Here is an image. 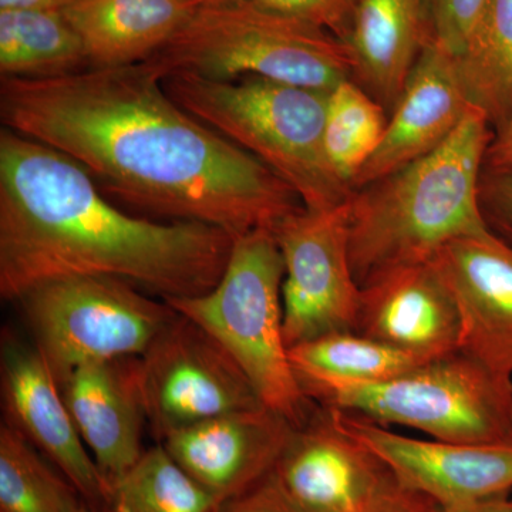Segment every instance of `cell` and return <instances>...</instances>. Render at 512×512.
Here are the masks:
<instances>
[{"mask_svg": "<svg viewBox=\"0 0 512 512\" xmlns=\"http://www.w3.org/2000/svg\"><path fill=\"white\" fill-rule=\"evenodd\" d=\"M349 212V200L330 210L302 207L272 229L285 265L288 349L329 333L355 332L360 285L350 264Z\"/></svg>", "mask_w": 512, "mask_h": 512, "instance_id": "10", "label": "cell"}, {"mask_svg": "<svg viewBox=\"0 0 512 512\" xmlns=\"http://www.w3.org/2000/svg\"><path fill=\"white\" fill-rule=\"evenodd\" d=\"M481 205L490 228L512 245V173L491 174L484 171Z\"/></svg>", "mask_w": 512, "mask_h": 512, "instance_id": "30", "label": "cell"}, {"mask_svg": "<svg viewBox=\"0 0 512 512\" xmlns=\"http://www.w3.org/2000/svg\"><path fill=\"white\" fill-rule=\"evenodd\" d=\"M431 261L456 302L458 350L512 377V245L494 231L448 242Z\"/></svg>", "mask_w": 512, "mask_h": 512, "instance_id": "14", "label": "cell"}, {"mask_svg": "<svg viewBox=\"0 0 512 512\" xmlns=\"http://www.w3.org/2000/svg\"><path fill=\"white\" fill-rule=\"evenodd\" d=\"M293 429L285 417L258 407L200 421L160 443L192 478L225 501L275 470Z\"/></svg>", "mask_w": 512, "mask_h": 512, "instance_id": "16", "label": "cell"}, {"mask_svg": "<svg viewBox=\"0 0 512 512\" xmlns=\"http://www.w3.org/2000/svg\"><path fill=\"white\" fill-rule=\"evenodd\" d=\"M235 238L187 221L134 217L55 148L0 130V295L16 302L46 282L94 276L160 299L220 282Z\"/></svg>", "mask_w": 512, "mask_h": 512, "instance_id": "2", "label": "cell"}, {"mask_svg": "<svg viewBox=\"0 0 512 512\" xmlns=\"http://www.w3.org/2000/svg\"><path fill=\"white\" fill-rule=\"evenodd\" d=\"M0 392L5 420L82 494L90 510L113 512V490L86 447L52 370L35 345L3 332Z\"/></svg>", "mask_w": 512, "mask_h": 512, "instance_id": "12", "label": "cell"}, {"mask_svg": "<svg viewBox=\"0 0 512 512\" xmlns=\"http://www.w3.org/2000/svg\"><path fill=\"white\" fill-rule=\"evenodd\" d=\"M261 8L285 13L328 30L348 43L360 0H252Z\"/></svg>", "mask_w": 512, "mask_h": 512, "instance_id": "27", "label": "cell"}, {"mask_svg": "<svg viewBox=\"0 0 512 512\" xmlns=\"http://www.w3.org/2000/svg\"><path fill=\"white\" fill-rule=\"evenodd\" d=\"M80 436L110 484L143 456L147 424L137 379V357L92 363L60 384Z\"/></svg>", "mask_w": 512, "mask_h": 512, "instance_id": "18", "label": "cell"}, {"mask_svg": "<svg viewBox=\"0 0 512 512\" xmlns=\"http://www.w3.org/2000/svg\"><path fill=\"white\" fill-rule=\"evenodd\" d=\"M195 9L214 8V6L237 5V3L249 2V0H188Z\"/></svg>", "mask_w": 512, "mask_h": 512, "instance_id": "35", "label": "cell"}, {"mask_svg": "<svg viewBox=\"0 0 512 512\" xmlns=\"http://www.w3.org/2000/svg\"><path fill=\"white\" fill-rule=\"evenodd\" d=\"M143 63L161 82L178 73L222 82L259 77L323 92L355 76L345 42L252 0L195 9L173 39Z\"/></svg>", "mask_w": 512, "mask_h": 512, "instance_id": "5", "label": "cell"}, {"mask_svg": "<svg viewBox=\"0 0 512 512\" xmlns=\"http://www.w3.org/2000/svg\"><path fill=\"white\" fill-rule=\"evenodd\" d=\"M86 512H97V511L90 510V508H89V510H87ZM113 512H126V511H124L123 508L116 507V508H114Z\"/></svg>", "mask_w": 512, "mask_h": 512, "instance_id": "36", "label": "cell"}, {"mask_svg": "<svg viewBox=\"0 0 512 512\" xmlns=\"http://www.w3.org/2000/svg\"><path fill=\"white\" fill-rule=\"evenodd\" d=\"M111 490L114 508L126 512H215L222 503L161 443L147 448L140 460L111 484Z\"/></svg>", "mask_w": 512, "mask_h": 512, "instance_id": "26", "label": "cell"}, {"mask_svg": "<svg viewBox=\"0 0 512 512\" xmlns=\"http://www.w3.org/2000/svg\"><path fill=\"white\" fill-rule=\"evenodd\" d=\"M510 505H511V508H512V497H510Z\"/></svg>", "mask_w": 512, "mask_h": 512, "instance_id": "37", "label": "cell"}, {"mask_svg": "<svg viewBox=\"0 0 512 512\" xmlns=\"http://www.w3.org/2000/svg\"><path fill=\"white\" fill-rule=\"evenodd\" d=\"M188 0H72L64 18L83 43L89 67L146 62L194 13Z\"/></svg>", "mask_w": 512, "mask_h": 512, "instance_id": "20", "label": "cell"}, {"mask_svg": "<svg viewBox=\"0 0 512 512\" xmlns=\"http://www.w3.org/2000/svg\"><path fill=\"white\" fill-rule=\"evenodd\" d=\"M72 0H0V10H62Z\"/></svg>", "mask_w": 512, "mask_h": 512, "instance_id": "34", "label": "cell"}, {"mask_svg": "<svg viewBox=\"0 0 512 512\" xmlns=\"http://www.w3.org/2000/svg\"><path fill=\"white\" fill-rule=\"evenodd\" d=\"M456 62L468 103L495 133L512 116V0L485 2Z\"/></svg>", "mask_w": 512, "mask_h": 512, "instance_id": "21", "label": "cell"}, {"mask_svg": "<svg viewBox=\"0 0 512 512\" xmlns=\"http://www.w3.org/2000/svg\"><path fill=\"white\" fill-rule=\"evenodd\" d=\"M163 83L191 116L271 168L303 207L330 210L349 200L352 188L326 154L329 92L259 77L222 82L178 73Z\"/></svg>", "mask_w": 512, "mask_h": 512, "instance_id": "4", "label": "cell"}, {"mask_svg": "<svg viewBox=\"0 0 512 512\" xmlns=\"http://www.w3.org/2000/svg\"><path fill=\"white\" fill-rule=\"evenodd\" d=\"M285 265L271 229L235 238L220 282L191 298L165 299L225 349L248 377L259 400L295 429L319 409L296 376L284 338Z\"/></svg>", "mask_w": 512, "mask_h": 512, "instance_id": "6", "label": "cell"}, {"mask_svg": "<svg viewBox=\"0 0 512 512\" xmlns=\"http://www.w3.org/2000/svg\"><path fill=\"white\" fill-rule=\"evenodd\" d=\"M485 173H512V116L500 130L495 131L493 141L485 154Z\"/></svg>", "mask_w": 512, "mask_h": 512, "instance_id": "32", "label": "cell"}, {"mask_svg": "<svg viewBox=\"0 0 512 512\" xmlns=\"http://www.w3.org/2000/svg\"><path fill=\"white\" fill-rule=\"evenodd\" d=\"M82 494L8 424L0 426V512H86Z\"/></svg>", "mask_w": 512, "mask_h": 512, "instance_id": "23", "label": "cell"}, {"mask_svg": "<svg viewBox=\"0 0 512 512\" xmlns=\"http://www.w3.org/2000/svg\"><path fill=\"white\" fill-rule=\"evenodd\" d=\"M298 379L309 399L325 409L359 414L382 426L412 427L433 440L477 443L512 431V377L460 350L379 382Z\"/></svg>", "mask_w": 512, "mask_h": 512, "instance_id": "7", "label": "cell"}, {"mask_svg": "<svg viewBox=\"0 0 512 512\" xmlns=\"http://www.w3.org/2000/svg\"><path fill=\"white\" fill-rule=\"evenodd\" d=\"M487 0H427L431 35L453 56L460 55Z\"/></svg>", "mask_w": 512, "mask_h": 512, "instance_id": "28", "label": "cell"}, {"mask_svg": "<svg viewBox=\"0 0 512 512\" xmlns=\"http://www.w3.org/2000/svg\"><path fill=\"white\" fill-rule=\"evenodd\" d=\"M470 106L456 56L431 36L390 114L382 143L353 181L352 190L433 153L460 126Z\"/></svg>", "mask_w": 512, "mask_h": 512, "instance_id": "17", "label": "cell"}, {"mask_svg": "<svg viewBox=\"0 0 512 512\" xmlns=\"http://www.w3.org/2000/svg\"><path fill=\"white\" fill-rule=\"evenodd\" d=\"M87 67L82 40L62 10H0L2 77H55Z\"/></svg>", "mask_w": 512, "mask_h": 512, "instance_id": "22", "label": "cell"}, {"mask_svg": "<svg viewBox=\"0 0 512 512\" xmlns=\"http://www.w3.org/2000/svg\"><path fill=\"white\" fill-rule=\"evenodd\" d=\"M274 473L303 512H369L402 484L382 458L342 433L322 406L293 429Z\"/></svg>", "mask_w": 512, "mask_h": 512, "instance_id": "13", "label": "cell"}, {"mask_svg": "<svg viewBox=\"0 0 512 512\" xmlns=\"http://www.w3.org/2000/svg\"><path fill=\"white\" fill-rule=\"evenodd\" d=\"M431 36L427 0H360L346 43L353 80L392 111Z\"/></svg>", "mask_w": 512, "mask_h": 512, "instance_id": "19", "label": "cell"}, {"mask_svg": "<svg viewBox=\"0 0 512 512\" xmlns=\"http://www.w3.org/2000/svg\"><path fill=\"white\" fill-rule=\"evenodd\" d=\"M16 302L59 386L79 367L140 357L177 316L164 299L94 276L46 282Z\"/></svg>", "mask_w": 512, "mask_h": 512, "instance_id": "8", "label": "cell"}, {"mask_svg": "<svg viewBox=\"0 0 512 512\" xmlns=\"http://www.w3.org/2000/svg\"><path fill=\"white\" fill-rule=\"evenodd\" d=\"M326 410L342 433L382 458L404 487L443 508L511 494L512 431L477 443L420 440L393 433L359 414Z\"/></svg>", "mask_w": 512, "mask_h": 512, "instance_id": "11", "label": "cell"}, {"mask_svg": "<svg viewBox=\"0 0 512 512\" xmlns=\"http://www.w3.org/2000/svg\"><path fill=\"white\" fill-rule=\"evenodd\" d=\"M298 377L379 382L429 362L357 332H335L289 349ZM433 360V359H431Z\"/></svg>", "mask_w": 512, "mask_h": 512, "instance_id": "24", "label": "cell"}, {"mask_svg": "<svg viewBox=\"0 0 512 512\" xmlns=\"http://www.w3.org/2000/svg\"><path fill=\"white\" fill-rule=\"evenodd\" d=\"M215 512H303L286 494L274 471L245 493L228 498Z\"/></svg>", "mask_w": 512, "mask_h": 512, "instance_id": "29", "label": "cell"}, {"mask_svg": "<svg viewBox=\"0 0 512 512\" xmlns=\"http://www.w3.org/2000/svg\"><path fill=\"white\" fill-rule=\"evenodd\" d=\"M494 128L470 106L433 153L349 198V254L357 284L396 266L429 262L448 242L493 231L481 205Z\"/></svg>", "mask_w": 512, "mask_h": 512, "instance_id": "3", "label": "cell"}, {"mask_svg": "<svg viewBox=\"0 0 512 512\" xmlns=\"http://www.w3.org/2000/svg\"><path fill=\"white\" fill-rule=\"evenodd\" d=\"M355 332L431 360L457 352L456 302L433 261L396 266L360 286Z\"/></svg>", "mask_w": 512, "mask_h": 512, "instance_id": "15", "label": "cell"}, {"mask_svg": "<svg viewBox=\"0 0 512 512\" xmlns=\"http://www.w3.org/2000/svg\"><path fill=\"white\" fill-rule=\"evenodd\" d=\"M3 127L55 148L161 221L238 238L303 207L264 163L191 116L144 63L2 77Z\"/></svg>", "mask_w": 512, "mask_h": 512, "instance_id": "1", "label": "cell"}, {"mask_svg": "<svg viewBox=\"0 0 512 512\" xmlns=\"http://www.w3.org/2000/svg\"><path fill=\"white\" fill-rule=\"evenodd\" d=\"M137 379L158 443L211 417L265 407L220 343L180 313L137 357Z\"/></svg>", "mask_w": 512, "mask_h": 512, "instance_id": "9", "label": "cell"}, {"mask_svg": "<svg viewBox=\"0 0 512 512\" xmlns=\"http://www.w3.org/2000/svg\"><path fill=\"white\" fill-rule=\"evenodd\" d=\"M369 512H444V510L427 495L400 484Z\"/></svg>", "mask_w": 512, "mask_h": 512, "instance_id": "31", "label": "cell"}, {"mask_svg": "<svg viewBox=\"0 0 512 512\" xmlns=\"http://www.w3.org/2000/svg\"><path fill=\"white\" fill-rule=\"evenodd\" d=\"M387 123L386 109L355 80H345L330 90L326 154L333 171L350 188L382 143Z\"/></svg>", "mask_w": 512, "mask_h": 512, "instance_id": "25", "label": "cell"}, {"mask_svg": "<svg viewBox=\"0 0 512 512\" xmlns=\"http://www.w3.org/2000/svg\"><path fill=\"white\" fill-rule=\"evenodd\" d=\"M511 495H500V497L487 498L460 507L443 508L444 512H512L510 505Z\"/></svg>", "mask_w": 512, "mask_h": 512, "instance_id": "33", "label": "cell"}]
</instances>
